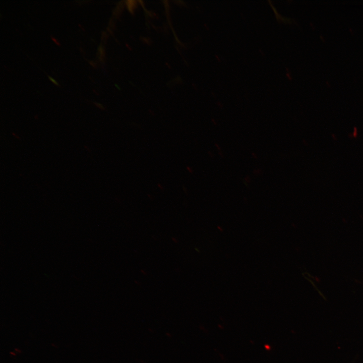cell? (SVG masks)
Segmentation results:
<instances>
[{"instance_id":"obj_1","label":"cell","mask_w":363,"mask_h":363,"mask_svg":"<svg viewBox=\"0 0 363 363\" xmlns=\"http://www.w3.org/2000/svg\"><path fill=\"white\" fill-rule=\"evenodd\" d=\"M48 77L49 79L53 83H54L55 84L57 85H58V84L57 83V82L55 80H54L52 78H51L50 76H48Z\"/></svg>"}]
</instances>
